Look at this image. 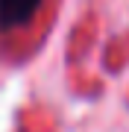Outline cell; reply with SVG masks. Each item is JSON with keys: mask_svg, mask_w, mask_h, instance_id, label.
<instances>
[{"mask_svg": "<svg viewBox=\"0 0 129 132\" xmlns=\"http://www.w3.org/2000/svg\"><path fill=\"white\" fill-rule=\"evenodd\" d=\"M44 0H0V29H21L35 18Z\"/></svg>", "mask_w": 129, "mask_h": 132, "instance_id": "obj_1", "label": "cell"}]
</instances>
